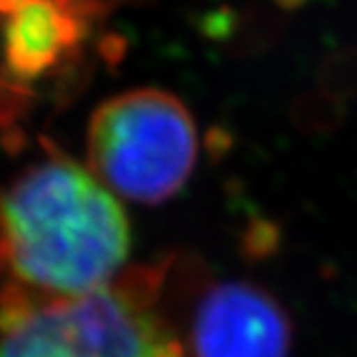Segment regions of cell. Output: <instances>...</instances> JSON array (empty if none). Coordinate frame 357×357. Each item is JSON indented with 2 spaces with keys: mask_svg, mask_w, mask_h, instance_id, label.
Here are the masks:
<instances>
[{
  "mask_svg": "<svg viewBox=\"0 0 357 357\" xmlns=\"http://www.w3.org/2000/svg\"><path fill=\"white\" fill-rule=\"evenodd\" d=\"M130 250V220L114 192L59 153L31 164L0 196V254L37 297L110 284Z\"/></svg>",
  "mask_w": 357,
  "mask_h": 357,
  "instance_id": "6da1fadb",
  "label": "cell"
},
{
  "mask_svg": "<svg viewBox=\"0 0 357 357\" xmlns=\"http://www.w3.org/2000/svg\"><path fill=\"white\" fill-rule=\"evenodd\" d=\"M151 269L78 297L17 295L0 308V357H185Z\"/></svg>",
  "mask_w": 357,
  "mask_h": 357,
  "instance_id": "7a4b0ae2",
  "label": "cell"
},
{
  "mask_svg": "<svg viewBox=\"0 0 357 357\" xmlns=\"http://www.w3.org/2000/svg\"><path fill=\"white\" fill-rule=\"evenodd\" d=\"M91 170L114 194L160 205L185 188L198 158L194 119L162 89H134L104 101L89 123Z\"/></svg>",
  "mask_w": 357,
  "mask_h": 357,
  "instance_id": "3957f363",
  "label": "cell"
},
{
  "mask_svg": "<svg viewBox=\"0 0 357 357\" xmlns=\"http://www.w3.org/2000/svg\"><path fill=\"white\" fill-rule=\"evenodd\" d=\"M190 340L194 357H291L293 325L267 291L220 282L198 301Z\"/></svg>",
  "mask_w": 357,
  "mask_h": 357,
  "instance_id": "277c9868",
  "label": "cell"
},
{
  "mask_svg": "<svg viewBox=\"0 0 357 357\" xmlns=\"http://www.w3.org/2000/svg\"><path fill=\"white\" fill-rule=\"evenodd\" d=\"M5 13L3 56L20 80L52 69L80 37L78 22L56 0H17Z\"/></svg>",
  "mask_w": 357,
  "mask_h": 357,
  "instance_id": "5b68a950",
  "label": "cell"
},
{
  "mask_svg": "<svg viewBox=\"0 0 357 357\" xmlns=\"http://www.w3.org/2000/svg\"><path fill=\"white\" fill-rule=\"evenodd\" d=\"M0 259H3V254H0Z\"/></svg>",
  "mask_w": 357,
  "mask_h": 357,
  "instance_id": "8992f818",
  "label": "cell"
}]
</instances>
